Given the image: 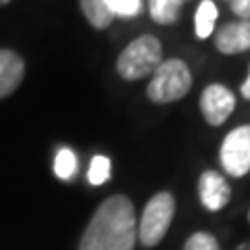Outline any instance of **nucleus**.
I'll list each match as a JSON object with an SVG mask.
<instances>
[{
    "instance_id": "f8f14e48",
    "label": "nucleus",
    "mask_w": 250,
    "mask_h": 250,
    "mask_svg": "<svg viewBox=\"0 0 250 250\" xmlns=\"http://www.w3.org/2000/svg\"><path fill=\"white\" fill-rule=\"evenodd\" d=\"M215 21H217L215 2L213 0H202L196 11V19H194V23H196V36L202 38V40L208 38L215 31Z\"/></svg>"
},
{
    "instance_id": "412c9836",
    "label": "nucleus",
    "mask_w": 250,
    "mask_h": 250,
    "mask_svg": "<svg viewBox=\"0 0 250 250\" xmlns=\"http://www.w3.org/2000/svg\"><path fill=\"white\" fill-rule=\"evenodd\" d=\"M229 2H231V0H229Z\"/></svg>"
},
{
    "instance_id": "7ed1b4c3",
    "label": "nucleus",
    "mask_w": 250,
    "mask_h": 250,
    "mask_svg": "<svg viewBox=\"0 0 250 250\" xmlns=\"http://www.w3.org/2000/svg\"><path fill=\"white\" fill-rule=\"evenodd\" d=\"M192 88V73L188 65L179 59L163 61L159 69L152 73V80L148 83V98L152 103H175L184 98Z\"/></svg>"
},
{
    "instance_id": "aec40b11",
    "label": "nucleus",
    "mask_w": 250,
    "mask_h": 250,
    "mask_svg": "<svg viewBox=\"0 0 250 250\" xmlns=\"http://www.w3.org/2000/svg\"><path fill=\"white\" fill-rule=\"evenodd\" d=\"M248 219H250V213H248Z\"/></svg>"
},
{
    "instance_id": "4468645a",
    "label": "nucleus",
    "mask_w": 250,
    "mask_h": 250,
    "mask_svg": "<svg viewBox=\"0 0 250 250\" xmlns=\"http://www.w3.org/2000/svg\"><path fill=\"white\" fill-rule=\"evenodd\" d=\"M108 177H111V161H108L106 156H94L90 171H88V182L92 186H100V184H104Z\"/></svg>"
},
{
    "instance_id": "39448f33",
    "label": "nucleus",
    "mask_w": 250,
    "mask_h": 250,
    "mask_svg": "<svg viewBox=\"0 0 250 250\" xmlns=\"http://www.w3.org/2000/svg\"><path fill=\"white\" fill-rule=\"evenodd\" d=\"M223 169L233 177H242L250 171V125H242L229 131L219 152Z\"/></svg>"
},
{
    "instance_id": "9d476101",
    "label": "nucleus",
    "mask_w": 250,
    "mask_h": 250,
    "mask_svg": "<svg viewBox=\"0 0 250 250\" xmlns=\"http://www.w3.org/2000/svg\"><path fill=\"white\" fill-rule=\"evenodd\" d=\"M150 4V17L161 25H171L179 19L184 0H148Z\"/></svg>"
},
{
    "instance_id": "2eb2a0df",
    "label": "nucleus",
    "mask_w": 250,
    "mask_h": 250,
    "mask_svg": "<svg viewBox=\"0 0 250 250\" xmlns=\"http://www.w3.org/2000/svg\"><path fill=\"white\" fill-rule=\"evenodd\" d=\"M115 17H136L142 11V0H104Z\"/></svg>"
},
{
    "instance_id": "6ab92c4d",
    "label": "nucleus",
    "mask_w": 250,
    "mask_h": 250,
    "mask_svg": "<svg viewBox=\"0 0 250 250\" xmlns=\"http://www.w3.org/2000/svg\"><path fill=\"white\" fill-rule=\"evenodd\" d=\"M6 2H11V0H0V4H6Z\"/></svg>"
},
{
    "instance_id": "6e6552de",
    "label": "nucleus",
    "mask_w": 250,
    "mask_h": 250,
    "mask_svg": "<svg viewBox=\"0 0 250 250\" xmlns=\"http://www.w3.org/2000/svg\"><path fill=\"white\" fill-rule=\"evenodd\" d=\"M200 202L208 210H221L231 198V190L228 182L217 173V171H205L198 182Z\"/></svg>"
},
{
    "instance_id": "0eeeda50",
    "label": "nucleus",
    "mask_w": 250,
    "mask_h": 250,
    "mask_svg": "<svg viewBox=\"0 0 250 250\" xmlns=\"http://www.w3.org/2000/svg\"><path fill=\"white\" fill-rule=\"evenodd\" d=\"M215 46L223 54H238L250 50V19L228 23L217 31Z\"/></svg>"
},
{
    "instance_id": "f257e3e1",
    "label": "nucleus",
    "mask_w": 250,
    "mask_h": 250,
    "mask_svg": "<svg viewBox=\"0 0 250 250\" xmlns=\"http://www.w3.org/2000/svg\"><path fill=\"white\" fill-rule=\"evenodd\" d=\"M138 240L136 210L129 198H106L85 228L80 250H134Z\"/></svg>"
},
{
    "instance_id": "9b49d317",
    "label": "nucleus",
    "mask_w": 250,
    "mask_h": 250,
    "mask_svg": "<svg viewBox=\"0 0 250 250\" xmlns=\"http://www.w3.org/2000/svg\"><path fill=\"white\" fill-rule=\"evenodd\" d=\"M82 11L85 15V19L96 29H104L111 25V21L115 19V15L108 11V6L104 0H80Z\"/></svg>"
},
{
    "instance_id": "a211bd4d",
    "label": "nucleus",
    "mask_w": 250,
    "mask_h": 250,
    "mask_svg": "<svg viewBox=\"0 0 250 250\" xmlns=\"http://www.w3.org/2000/svg\"><path fill=\"white\" fill-rule=\"evenodd\" d=\"M242 96H244L246 100H250V71H248V77H246V82L242 83Z\"/></svg>"
},
{
    "instance_id": "423d86ee",
    "label": "nucleus",
    "mask_w": 250,
    "mask_h": 250,
    "mask_svg": "<svg viewBox=\"0 0 250 250\" xmlns=\"http://www.w3.org/2000/svg\"><path fill=\"white\" fill-rule=\"evenodd\" d=\"M233 108H236V96H233V92H229L225 85L213 83L202 92L200 111L210 125L225 123L228 117L233 113Z\"/></svg>"
},
{
    "instance_id": "f3484780",
    "label": "nucleus",
    "mask_w": 250,
    "mask_h": 250,
    "mask_svg": "<svg viewBox=\"0 0 250 250\" xmlns=\"http://www.w3.org/2000/svg\"><path fill=\"white\" fill-rule=\"evenodd\" d=\"M231 11L240 19H250V0H231Z\"/></svg>"
},
{
    "instance_id": "20e7f679",
    "label": "nucleus",
    "mask_w": 250,
    "mask_h": 250,
    "mask_svg": "<svg viewBox=\"0 0 250 250\" xmlns=\"http://www.w3.org/2000/svg\"><path fill=\"white\" fill-rule=\"evenodd\" d=\"M175 213V198L169 192H159L148 200V205L140 219L138 238L144 246H156L165 238Z\"/></svg>"
},
{
    "instance_id": "ddd939ff",
    "label": "nucleus",
    "mask_w": 250,
    "mask_h": 250,
    "mask_svg": "<svg viewBox=\"0 0 250 250\" xmlns=\"http://www.w3.org/2000/svg\"><path fill=\"white\" fill-rule=\"evenodd\" d=\"M77 171V159L71 148H61L54 156V173L61 179H71Z\"/></svg>"
},
{
    "instance_id": "dca6fc26",
    "label": "nucleus",
    "mask_w": 250,
    "mask_h": 250,
    "mask_svg": "<svg viewBox=\"0 0 250 250\" xmlns=\"http://www.w3.org/2000/svg\"><path fill=\"white\" fill-rule=\"evenodd\" d=\"M184 250H219L217 240L207 231H196L194 236L188 238Z\"/></svg>"
},
{
    "instance_id": "f03ea898",
    "label": "nucleus",
    "mask_w": 250,
    "mask_h": 250,
    "mask_svg": "<svg viewBox=\"0 0 250 250\" xmlns=\"http://www.w3.org/2000/svg\"><path fill=\"white\" fill-rule=\"evenodd\" d=\"M163 62L161 42L154 36H140L127 44L119 59H117V71L125 80H142L152 75Z\"/></svg>"
},
{
    "instance_id": "1a4fd4ad",
    "label": "nucleus",
    "mask_w": 250,
    "mask_h": 250,
    "mask_svg": "<svg viewBox=\"0 0 250 250\" xmlns=\"http://www.w3.org/2000/svg\"><path fill=\"white\" fill-rule=\"evenodd\" d=\"M23 73H25V62L17 52L0 50V98L11 96L21 85Z\"/></svg>"
}]
</instances>
